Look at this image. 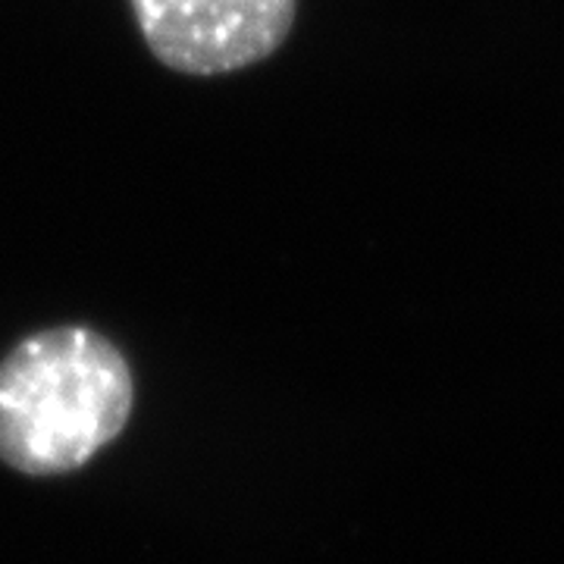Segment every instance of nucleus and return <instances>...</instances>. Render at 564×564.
<instances>
[{"label": "nucleus", "instance_id": "nucleus-1", "mask_svg": "<svg viewBox=\"0 0 564 564\" xmlns=\"http://www.w3.org/2000/svg\"><path fill=\"white\" fill-rule=\"evenodd\" d=\"M132 377L120 348L88 326L41 329L0 364V462L66 474L120 436Z\"/></svg>", "mask_w": 564, "mask_h": 564}, {"label": "nucleus", "instance_id": "nucleus-2", "mask_svg": "<svg viewBox=\"0 0 564 564\" xmlns=\"http://www.w3.org/2000/svg\"><path fill=\"white\" fill-rule=\"evenodd\" d=\"M151 54L188 76H220L270 57L299 0H129Z\"/></svg>", "mask_w": 564, "mask_h": 564}]
</instances>
